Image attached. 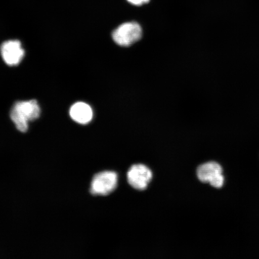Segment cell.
<instances>
[{
    "mask_svg": "<svg viewBox=\"0 0 259 259\" xmlns=\"http://www.w3.org/2000/svg\"><path fill=\"white\" fill-rule=\"evenodd\" d=\"M40 112V106L35 100L18 102L11 109V118L18 131L25 133L28 129V122L38 118Z\"/></svg>",
    "mask_w": 259,
    "mask_h": 259,
    "instance_id": "6da1fadb",
    "label": "cell"
},
{
    "mask_svg": "<svg viewBox=\"0 0 259 259\" xmlns=\"http://www.w3.org/2000/svg\"><path fill=\"white\" fill-rule=\"evenodd\" d=\"M142 35V28L135 22H125L112 32L113 40L121 47L131 46L140 40Z\"/></svg>",
    "mask_w": 259,
    "mask_h": 259,
    "instance_id": "7a4b0ae2",
    "label": "cell"
},
{
    "mask_svg": "<svg viewBox=\"0 0 259 259\" xmlns=\"http://www.w3.org/2000/svg\"><path fill=\"white\" fill-rule=\"evenodd\" d=\"M197 176L204 183H209L210 186L220 189L224 185L225 177L223 175L221 165L214 161L204 163L197 168Z\"/></svg>",
    "mask_w": 259,
    "mask_h": 259,
    "instance_id": "3957f363",
    "label": "cell"
},
{
    "mask_svg": "<svg viewBox=\"0 0 259 259\" xmlns=\"http://www.w3.org/2000/svg\"><path fill=\"white\" fill-rule=\"evenodd\" d=\"M117 183L118 176L114 171H103L94 177L91 193L94 195H108L116 189Z\"/></svg>",
    "mask_w": 259,
    "mask_h": 259,
    "instance_id": "277c9868",
    "label": "cell"
},
{
    "mask_svg": "<svg viewBox=\"0 0 259 259\" xmlns=\"http://www.w3.org/2000/svg\"><path fill=\"white\" fill-rule=\"evenodd\" d=\"M153 174L149 168L144 164H135L127 173L128 182L132 187L139 190H143L148 187Z\"/></svg>",
    "mask_w": 259,
    "mask_h": 259,
    "instance_id": "5b68a950",
    "label": "cell"
},
{
    "mask_svg": "<svg viewBox=\"0 0 259 259\" xmlns=\"http://www.w3.org/2000/svg\"><path fill=\"white\" fill-rule=\"evenodd\" d=\"M3 60L10 66H17L24 57L25 51L19 40L5 41L0 48Z\"/></svg>",
    "mask_w": 259,
    "mask_h": 259,
    "instance_id": "8992f818",
    "label": "cell"
},
{
    "mask_svg": "<svg viewBox=\"0 0 259 259\" xmlns=\"http://www.w3.org/2000/svg\"><path fill=\"white\" fill-rule=\"evenodd\" d=\"M70 115L73 120L79 124H87L92 120L93 112L92 108L87 103L77 102L71 107Z\"/></svg>",
    "mask_w": 259,
    "mask_h": 259,
    "instance_id": "52a82bcc",
    "label": "cell"
},
{
    "mask_svg": "<svg viewBox=\"0 0 259 259\" xmlns=\"http://www.w3.org/2000/svg\"><path fill=\"white\" fill-rule=\"evenodd\" d=\"M131 4L135 6H142L147 4L150 0H127Z\"/></svg>",
    "mask_w": 259,
    "mask_h": 259,
    "instance_id": "ba28073f",
    "label": "cell"
}]
</instances>
